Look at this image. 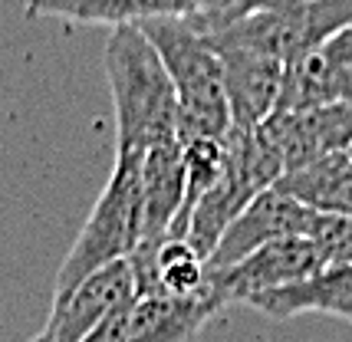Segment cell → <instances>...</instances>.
<instances>
[{
	"label": "cell",
	"mask_w": 352,
	"mask_h": 342,
	"mask_svg": "<svg viewBox=\"0 0 352 342\" xmlns=\"http://www.w3.org/2000/svg\"><path fill=\"white\" fill-rule=\"evenodd\" d=\"M280 174H283V165L261 128H250V132L230 128V135L224 139V168L211 191L191 211L184 240L208 260L224 231L244 214V207L257 194L270 191L280 181Z\"/></svg>",
	"instance_id": "277c9868"
},
{
	"label": "cell",
	"mask_w": 352,
	"mask_h": 342,
	"mask_svg": "<svg viewBox=\"0 0 352 342\" xmlns=\"http://www.w3.org/2000/svg\"><path fill=\"white\" fill-rule=\"evenodd\" d=\"M263 139L274 145L283 174L303 168L309 161L333 152L352 148V102L339 106H313V109L274 112L263 125H257Z\"/></svg>",
	"instance_id": "9c48e42d"
},
{
	"label": "cell",
	"mask_w": 352,
	"mask_h": 342,
	"mask_svg": "<svg viewBox=\"0 0 352 342\" xmlns=\"http://www.w3.org/2000/svg\"><path fill=\"white\" fill-rule=\"evenodd\" d=\"M30 342H50V339H46L43 332H40V336H33V339H30Z\"/></svg>",
	"instance_id": "ffe728a7"
},
{
	"label": "cell",
	"mask_w": 352,
	"mask_h": 342,
	"mask_svg": "<svg viewBox=\"0 0 352 342\" xmlns=\"http://www.w3.org/2000/svg\"><path fill=\"white\" fill-rule=\"evenodd\" d=\"M204 0H23L27 16H56L69 23L125 27L152 16H191Z\"/></svg>",
	"instance_id": "9a60e30c"
},
{
	"label": "cell",
	"mask_w": 352,
	"mask_h": 342,
	"mask_svg": "<svg viewBox=\"0 0 352 342\" xmlns=\"http://www.w3.org/2000/svg\"><path fill=\"white\" fill-rule=\"evenodd\" d=\"M322 270H329V260L313 237H283V240L254 250L250 257L228 270H208V280L224 306L230 303L250 306L257 296L320 277Z\"/></svg>",
	"instance_id": "8992f818"
},
{
	"label": "cell",
	"mask_w": 352,
	"mask_h": 342,
	"mask_svg": "<svg viewBox=\"0 0 352 342\" xmlns=\"http://www.w3.org/2000/svg\"><path fill=\"white\" fill-rule=\"evenodd\" d=\"M208 43H211V49L221 60L224 93H228L234 128L250 132V128L263 125L274 115L276 102H280L287 66L280 60H274V56L261 53V49L230 40L224 33H211Z\"/></svg>",
	"instance_id": "52a82bcc"
},
{
	"label": "cell",
	"mask_w": 352,
	"mask_h": 342,
	"mask_svg": "<svg viewBox=\"0 0 352 342\" xmlns=\"http://www.w3.org/2000/svg\"><path fill=\"white\" fill-rule=\"evenodd\" d=\"M184 204V141L142 152V244L162 247Z\"/></svg>",
	"instance_id": "7c38bea8"
},
{
	"label": "cell",
	"mask_w": 352,
	"mask_h": 342,
	"mask_svg": "<svg viewBox=\"0 0 352 342\" xmlns=\"http://www.w3.org/2000/svg\"><path fill=\"white\" fill-rule=\"evenodd\" d=\"M313 240L322 247L329 266H352V218L320 214Z\"/></svg>",
	"instance_id": "ac0fdd59"
},
{
	"label": "cell",
	"mask_w": 352,
	"mask_h": 342,
	"mask_svg": "<svg viewBox=\"0 0 352 342\" xmlns=\"http://www.w3.org/2000/svg\"><path fill=\"white\" fill-rule=\"evenodd\" d=\"M349 155H352V148H349Z\"/></svg>",
	"instance_id": "44dd1931"
},
{
	"label": "cell",
	"mask_w": 352,
	"mask_h": 342,
	"mask_svg": "<svg viewBox=\"0 0 352 342\" xmlns=\"http://www.w3.org/2000/svg\"><path fill=\"white\" fill-rule=\"evenodd\" d=\"M135 306V303H132ZM132 306H122V310L109 312L99 326H92L82 342H129V326H132Z\"/></svg>",
	"instance_id": "d6986e66"
},
{
	"label": "cell",
	"mask_w": 352,
	"mask_h": 342,
	"mask_svg": "<svg viewBox=\"0 0 352 342\" xmlns=\"http://www.w3.org/2000/svg\"><path fill=\"white\" fill-rule=\"evenodd\" d=\"M224 310V303L217 299V293L208 290L198 296H135L132 306V326H129V342H191L201 332V326L208 319H214Z\"/></svg>",
	"instance_id": "4fadbf2b"
},
{
	"label": "cell",
	"mask_w": 352,
	"mask_h": 342,
	"mask_svg": "<svg viewBox=\"0 0 352 342\" xmlns=\"http://www.w3.org/2000/svg\"><path fill=\"white\" fill-rule=\"evenodd\" d=\"M254 310L274 319H290L303 312L336 316L352 323V266H329L320 277H309L303 283H293L287 290L263 293L250 303Z\"/></svg>",
	"instance_id": "2e32d148"
},
{
	"label": "cell",
	"mask_w": 352,
	"mask_h": 342,
	"mask_svg": "<svg viewBox=\"0 0 352 342\" xmlns=\"http://www.w3.org/2000/svg\"><path fill=\"white\" fill-rule=\"evenodd\" d=\"M142 244V152H116V165L76 244L56 273L53 296L69 293L89 273L129 260Z\"/></svg>",
	"instance_id": "3957f363"
},
{
	"label": "cell",
	"mask_w": 352,
	"mask_h": 342,
	"mask_svg": "<svg viewBox=\"0 0 352 342\" xmlns=\"http://www.w3.org/2000/svg\"><path fill=\"white\" fill-rule=\"evenodd\" d=\"M352 102V27L329 36L307 56L287 66L283 93L274 112Z\"/></svg>",
	"instance_id": "8fae6325"
},
{
	"label": "cell",
	"mask_w": 352,
	"mask_h": 342,
	"mask_svg": "<svg viewBox=\"0 0 352 342\" xmlns=\"http://www.w3.org/2000/svg\"><path fill=\"white\" fill-rule=\"evenodd\" d=\"M293 3H303V0H204L188 20L198 33H217L228 30L230 23H237L244 16L283 10V7H293Z\"/></svg>",
	"instance_id": "e0dca14e"
},
{
	"label": "cell",
	"mask_w": 352,
	"mask_h": 342,
	"mask_svg": "<svg viewBox=\"0 0 352 342\" xmlns=\"http://www.w3.org/2000/svg\"><path fill=\"white\" fill-rule=\"evenodd\" d=\"M135 303V277L129 260L102 266L86 280L73 286L69 293L53 296V310L43 326L50 342H82L92 326H99L109 312Z\"/></svg>",
	"instance_id": "30bf717a"
},
{
	"label": "cell",
	"mask_w": 352,
	"mask_h": 342,
	"mask_svg": "<svg viewBox=\"0 0 352 342\" xmlns=\"http://www.w3.org/2000/svg\"><path fill=\"white\" fill-rule=\"evenodd\" d=\"M274 191L293 198L316 214L329 218H352V155L349 152H333L303 168H293L280 174Z\"/></svg>",
	"instance_id": "5bb4252c"
},
{
	"label": "cell",
	"mask_w": 352,
	"mask_h": 342,
	"mask_svg": "<svg viewBox=\"0 0 352 342\" xmlns=\"http://www.w3.org/2000/svg\"><path fill=\"white\" fill-rule=\"evenodd\" d=\"M320 214L309 211L280 191H263L244 207V214L230 224L224 237L217 240L214 253L208 257V270H228L241 264L254 250L267 247L283 237H313Z\"/></svg>",
	"instance_id": "ba28073f"
},
{
	"label": "cell",
	"mask_w": 352,
	"mask_h": 342,
	"mask_svg": "<svg viewBox=\"0 0 352 342\" xmlns=\"http://www.w3.org/2000/svg\"><path fill=\"white\" fill-rule=\"evenodd\" d=\"M135 27L148 36V43L168 69L175 99H178L182 141H224L234 122H230V106L224 93L221 60L211 49L208 36L195 30L188 16H152Z\"/></svg>",
	"instance_id": "7a4b0ae2"
},
{
	"label": "cell",
	"mask_w": 352,
	"mask_h": 342,
	"mask_svg": "<svg viewBox=\"0 0 352 342\" xmlns=\"http://www.w3.org/2000/svg\"><path fill=\"white\" fill-rule=\"evenodd\" d=\"M346 27H352V0H303V3H293L283 10L244 16V20L230 23L228 30L217 33L290 66L300 56H307L309 49L326 43L329 36L342 33ZM204 36H211V33H204Z\"/></svg>",
	"instance_id": "5b68a950"
},
{
	"label": "cell",
	"mask_w": 352,
	"mask_h": 342,
	"mask_svg": "<svg viewBox=\"0 0 352 342\" xmlns=\"http://www.w3.org/2000/svg\"><path fill=\"white\" fill-rule=\"evenodd\" d=\"M102 66L116 106V152H148L165 141H182L171 76L135 23L112 27Z\"/></svg>",
	"instance_id": "6da1fadb"
}]
</instances>
